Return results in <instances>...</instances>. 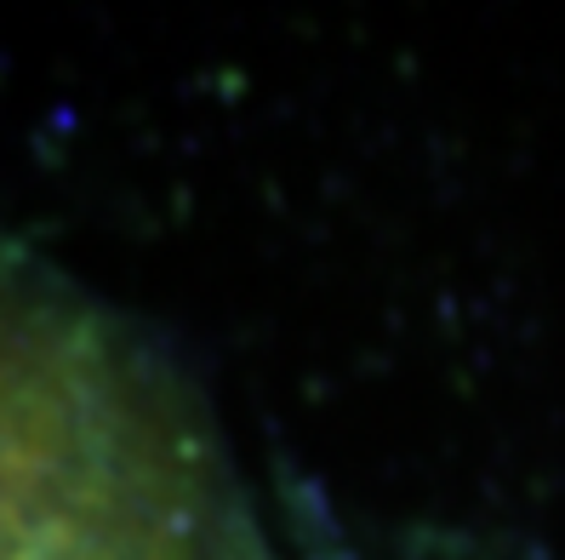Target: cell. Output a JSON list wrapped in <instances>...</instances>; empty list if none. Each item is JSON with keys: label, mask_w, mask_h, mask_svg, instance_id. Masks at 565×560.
Instances as JSON below:
<instances>
[{"label": "cell", "mask_w": 565, "mask_h": 560, "mask_svg": "<svg viewBox=\"0 0 565 560\" xmlns=\"http://www.w3.org/2000/svg\"><path fill=\"white\" fill-rule=\"evenodd\" d=\"M178 401L0 263V560H241Z\"/></svg>", "instance_id": "obj_1"}]
</instances>
